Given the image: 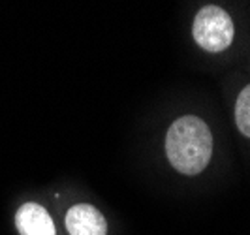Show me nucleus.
Segmentation results:
<instances>
[{
    "instance_id": "f257e3e1",
    "label": "nucleus",
    "mask_w": 250,
    "mask_h": 235,
    "mask_svg": "<svg viewBox=\"0 0 250 235\" xmlns=\"http://www.w3.org/2000/svg\"><path fill=\"white\" fill-rule=\"evenodd\" d=\"M166 154L179 173H201L213 154V136L209 126L194 115L177 119L166 136Z\"/></svg>"
},
{
    "instance_id": "f03ea898",
    "label": "nucleus",
    "mask_w": 250,
    "mask_h": 235,
    "mask_svg": "<svg viewBox=\"0 0 250 235\" xmlns=\"http://www.w3.org/2000/svg\"><path fill=\"white\" fill-rule=\"evenodd\" d=\"M192 34L201 49L209 53H220L231 45L235 26L229 13L220 6H205L194 19Z\"/></svg>"
},
{
    "instance_id": "7ed1b4c3",
    "label": "nucleus",
    "mask_w": 250,
    "mask_h": 235,
    "mask_svg": "<svg viewBox=\"0 0 250 235\" xmlns=\"http://www.w3.org/2000/svg\"><path fill=\"white\" fill-rule=\"evenodd\" d=\"M66 230L70 235H105L107 222L96 207L81 203L66 213Z\"/></svg>"
},
{
    "instance_id": "20e7f679",
    "label": "nucleus",
    "mask_w": 250,
    "mask_h": 235,
    "mask_svg": "<svg viewBox=\"0 0 250 235\" xmlns=\"http://www.w3.org/2000/svg\"><path fill=\"white\" fill-rule=\"evenodd\" d=\"M15 224L21 235H55V222L49 213L38 203H25L15 214Z\"/></svg>"
},
{
    "instance_id": "39448f33",
    "label": "nucleus",
    "mask_w": 250,
    "mask_h": 235,
    "mask_svg": "<svg viewBox=\"0 0 250 235\" xmlns=\"http://www.w3.org/2000/svg\"><path fill=\"white\" fill-rule=\"evenodd\" d=\"M235 124L243 136L250 137V85L239 92L235 102Z\"/></svg>"
}]
</instances>
